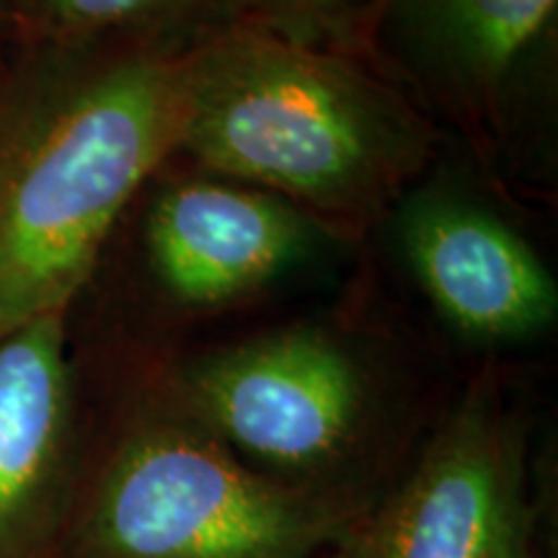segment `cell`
<instances>
[{"mask_svg": "<svg viewBox=\"0 0 558 558\" xmlns=\"http://www.w3.org/2000/svg\"><path fill=\"white\" fill-rule=\"evenodd\" d=\"M86 50L0 135V339L70 308L122 215L177 160L186 50Z\"/></svg>", "mask_w": 558, "mask_h": 558, "instance_id": "7a4b0ae2", "label": "cell"}, {"mask_svg": "<svg viewBox=\"0 0 558 558\" xmlns=\"http://www.w3.org/2000/svg\"><path fill=\"white\" fill-rule=\"evenodd\" d=\"M556 21L558 0H367L347 50L492 156L546 101Z\"/></svg>", "mask_w": 558, "mask_h": 558, "instance_id": "277c9868", "label": "cell"}, {"mask_svg": "<svg viewBox=\"0 0 558 558\" xmlns=\"http://www.w3.org/2000/svg\"><path fill=\"white\" fill-rule=\"evenodd\" d=\"M140 256L166 308L215 316L337 256L352 235L303 207L173 160L145 186Z\"/></svg>", "mask_w": 558, "mask_h": 558, "instance_id": "8992f818", "label": "cell"}, {"mask_svg": "<svg viewBox=\"0 0 558 558\" xmlns=\"http://www.w3.org/2000/svg\"><path fill=\"white\" fill-rule=\"evenodd\" d=\"M171 403L230 450L316 473L360 442L373 383L339 331L295 324L192 360L173 378Z\"/></svg>", "mask_w": 558, "mask_h": 558, "instance_id": "5b68a950", "label": "cell"}, {"mask_svg": "<svg viewBox=\"0 0 558 558\" xmlns=\"http://www.w3.org/2000/svg\"><path fill=\"white\" fill-rule=\"evenodd\" d=\"M68 311L0 339V558H26L58 484L70 422Z\"/></svg>", "mask_w": 558, "mask_h": 558, "instance_id": "9c48e42d", "label": "cell"}, {"mask_svg": "<svg viewBox=\"0 0 558 558\" xmlns=\"http://www.w3.org/2000/svg\"><path fill=\"white\" fill-rule=\"evenodd\" d=\"M367 0H246L251 24L308 41V45L347 47L349 32Z\"/></svg>", "mask_w": 558, "mask_h": 558, "instance_id": "8fae6325", "label": "cell"}, {"mask_svg": "<svg viewBox=\"0 0 558 558\" xmlns=\"http://www.w3.org/2000/svg\"><path fill=\"white\" fill-rule=\"evenodd\" d=\"M396 254L448 329L478 347L546 333L554 271L492 202L452 179H418L388 209Z\"/></svg>", "mask_w": 558, "mask_h": 558, "instance_id": "ba28073f", "label": "cell"}, {"mask_svg": "<svg viewBox=\"0 0 558 558\" xmlns=\"http://www.w3.org/2000/svg\"><path fill=\"white\" fill-rule=\"evenodd\" d=\"M525 432L481 380L367 527L357 558H530Z\"/></svg>", "mask_w": 558, "mask_h": 558, "instance_id": "52a82bcc", "label": "cell"}, {"mask_svg": "<svg viewBox=\"0 0 558 558\" xmlns=\"http://www.w3.org/2000/svg\"><path fill=\"white\" fill-rule=\"evenodd\" d=\"M331 520L177 407L137 418L81 520V558H311Z\"/></svg>", "mask_w": 558, "mask_h": 558, "instance_id": "3957f363", "label": "cell"}, {"mask_svg": "<svg viewBox=\"0 0 558 558\" xmlns=\"http://www.w3.org/2000/svg\"><path fill=\"white\" fill-rule=\"evenodd\" d=\"M16 5L34 34L68 50H190L246 19V0H16Z\"/></svg>", "mask_w": 558, "mask_h": 558, "instance_id": "30bf717a", "label": "cell"}, {"mask_svg": "<svg viewBox=\"0 0 558 558\" xmlns=\"http://www.w3.org/2000/svg\"><path fill=\"white\" fill-rule=\"evenodd\" d=\"M177 158L357 235L427 173L432 117L347 47L239 21L181 58Z\"/></svg>", "mask_w": 558, "mask_h": 558, "instance_id": "6da1fadb", "label": "cell"}]
</instances>
